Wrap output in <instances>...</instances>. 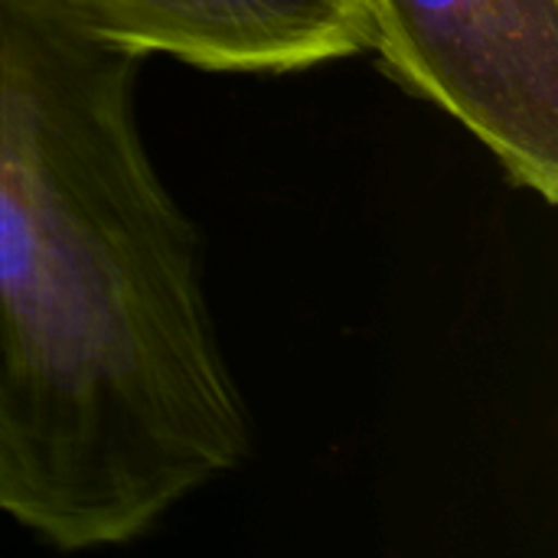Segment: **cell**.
I'll return each mask as SVG.
<instances>
[{
  "mask_svg": "<svg viewBox=\"0 0 558 558\" xmlns=\"http://www.w3.org/2000/svg\"><path fill=\"white\" fill-rule=\"evenodd\" d=\"M369 49L507 173L558 196V0H366Z\"/></svg>",
  "mask_w": 558,
  "mask_h": 558,
  "instance_id": "obj_2",
  "label": "cell"
},
{
  "mask_svg": "<svg viewBox=\"0 0 558 558\" xmlns=\"http://www.w3.org/2000/svg\"><path fill=\"white\" fill-rule=\"evenodd\" d=\"M137 69L59 0H0V513L62 553L141 539L252 435Z\"/></svg>",
  "mask_w": 558,
  "mask_h": 558,
  "instance_id": "obj_1",
  "label": "cell"
},
{
  "mask_svg": "<svg viewBox=\"0 0 558 558\" xmlns=\"http://www.w3.org/2000/svg\"><path fill=\"white\" fill-rule=\"evenodd\" d=\"M134 56L209 72H301L369 49L366 0H59Z\"/></svg>",
  "mask_w": 558,
  "mask_h": 558,
  "instance_id": "obj_3",
  "label": "cell"
}]
</instances>
